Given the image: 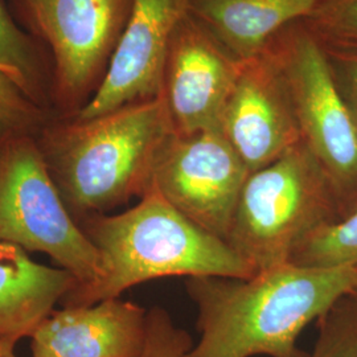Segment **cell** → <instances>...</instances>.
Returning <instances> with one entry per match:
<instances>
[{
    "mask_svg": "<svg viewBox=\"0 0 357 357\" xmlns=\"http://www.w3.org/2000/svg\"><path fill=\"white\" fill-rule=\"evenodd\" d=\"M290 264L311 268H357V206L317 230L295 252Z\"/></svg>",
    "mask_w": 357,
    "mask_h": 357,
    "instance_id": "2e32d148",
    "label": "cell"
},
{
    "mask_svg": "<svg viewBox=\"0 0 357 357\" xmlns=\"http://www.w3.org/2000/svg\"><path fill=\"white\" fill-rule=\"evenodd\" d=\"M0 72H1V73H4V75H7L8 77H11V78L13 79V75H11V73H10L7 69H4L3 66H0ZM13 81H15V79H13ZM15 82H16V81H15Z\"/></svg>",
    "mask_w": 357,
    "mask_h": 357,
    "instance_id": "603a6c76",
    "label": "cell"
},
{
    "mask_svg": "<svg viewBox=\"0 0 357 357\" xmlns=\"http://www.w3.org/2000/svg\"><path fill=\"white\" fill-rule=\"evenodd\" d=\"M17 340L11 337H0V357H16L15 345Z\"/></svg>",
    "mask_w": 357,
    "mask_h": 357,
    "instance_id": "7402d4cb",
    "label": "cell"
},
{
    "mask_svg": "<svg viewBox=\"0 0 357 357\" xmlns=\"http://www.w3.org/2000/svg\"><path fill=\"white\" fill-rule=\"evenodd\" d=\"M36 135L0 147V243L50 255L86 286L101 275V258L59 193Z\"/></svg>",
    "mask_w": 357,
    "mask_h": 357,
    "instance_id": "52a82bcc",
    "label": "cell"
},
{
    "mask_svg": "<svg viewBox=\"0 0 357 357\" xmlns=\"http://www.w3.org/2000/svg\"><path fill=\"white\" fill-rule=\"evenodd\" d=\"M218 128L250 172L302 142L290 93L268 48L241 63Z\"/></svg>",
    "mask_w": 357,
    "mask_h": 357,
    "instance_id": "9c48e42d",
    "label": "cell"
},
{
    "mask_svg": "<svg viewBox=\"0 0 357 357\" xmlns=\"http://www.w3.org/2000/svg\"><path fill=\"white\" fill-rule=\"evenodd\" d=\"M303 22L319 38L357 44V0H319Z\"/></svg>",
    "mask_w": 357,
    "mask_h": 357,
    "instance_id": "d6986e66",
    "label": "cell"
},
{
    "mask_svg": "<svg viewBox=\"0 0 357 357\" xmlns=\"http://www.w3.org/2000/svg\"><path fill=\"white\" fill-rule=\"evenodd\" d=\"M241 63L191 13L183 19L167 52L160 93L176 134L218 128Z\"/></svg>",
    "mask_w": 357,
    "mask_h": 357,
    "instance_id": "30bf717a",
    "label": "cell"
},
{
    "mask_svg": "<svg viewBox=\"0 0 357 357\" xmlns=\"http://www.w3.org/2000/svg\"><path fill=\"white\" fill-rule=\"evenodd\" d=\"M356 286L357 268L294 264L248 278H188L200 337L185 357H307L301 333Z\"/></svg>",
    "mask_w": 357,
    "mask_h": 357,
    "instance_id": "6da1fadb",
    "label": "cell"
},
{
    "mask_svg": "<svg viewBox=\"0 0 357 357\" xmlns=\"http://www.w3.org/2000/svg\"><path fill=\"white\" fill-rule=\"evenodd\" d=\"M193 345L190 333L180 328L162 307L147 314V333L139 357H185Z\"/></svg>",
    "mask_w": 357,
    "mask_h": 357,
    "instance_id": "ffe728a7",
    "label": "cell"
},
{
    "mask_svg": "<svg viewBox=\"0 0 357 357\" xmlns=\"http://www.w3.org/2000/svg\"><path fill=\"white\" fill-rule=\"evenodd\" d=\"M319 0H192L191 15L243 61L268 48L286 26L303 22Z\"/></svg>",
    "mask_w": 357,
    "mask_h": 357,
    "instance_id": "5bb4252c",
    "label": "cell"
},
{
    "mask_svg": "<svg viewBox=\"0 0 357 357\" xmlns=\"http://www.w3.org/2000/svg\"><path fill=\"white\" fill-rule=\"evenodd\" d=\"M340 217L330 180L301 142L249 174L227 243L258 273L290 264L317 230Z\"/></svg>",
    "mask_w": 357,
    "mask_h": 357,
    "instance_id": "277c9868",
    "label": "cell"
},
{
    "mask_svg": "<svg viewBox=\"0 0 357 357\" xmlns=\"http://www.w3.org/2000/svg\"><path fill=\"white\" fill-rule=\"evenodd\" d=\"M131 0H13V16L51 56V110L78 114L101 88Z\"/></svg>",
    "mask_w": 357,
    "mask_h": 357,
    "instance_id": "5b68a950",
    "label": "cell"
},
{
    "mask_svg": "<svg viewBox=\"0 0 357 357\" xmlns=\"http://www.w3.org/2000/svg\"><path fill=\"white\" fill-rule=\"evenodd\" d=\"M54 113L28 97L11 77L0 72V147L22 135H36Z\"/></svg>",
    "mask_w": 357,
    "mask_h": 357,
    "instance_id": "e0dca14e",
    "label": "cell"
},
{
    "mask_svg": "<svg viewBox=\"0 0 357 357\" xmlns=\"http://www.w3.org/2000/svg\"><path fill=\"white\" fill-rule=\"evenodd\" d=\"M101 258V275L76 286L60 302L91 306L143 282L169 277L248 278L255 268L229 243L184 216L153 187L139 203L118 215L78 221Z\"/></svg>",
    "mask_w": 357,
    "mask_h": 357,
    "instance_id": "3957f363",
    "label": "cell"
},
{
    "mask_svg": "<svg viewBox=\"0 0 357 357\" xmlns=\"http://www.w3.org/2000/svg\"><path fill=\"white\" fill-rule=\"evenodd\" d=\"M0 66L35 102L51 110V56L41 41L22 28L0 0Z\"/></svg>",
    "mask_w": 357,
    "mask_h": 357,
    "instance_id": "9a60e30c",
    "label": "cell"
},
{
    "mask_svg": "<svg viewBox=\"0 0 357 357\" xmlns=\"http://www.w3.org/2000/svg\"><path fill=\"white\" fill-rule=\"evenodd\" d=\"M307 357H357V301L352 295L319 319V335Z\"/></svg>",
    "mask_w": 357,
    "mask_h": 357,
    "instance_id": "ac0fdd59",
    "label": "cell"
},
{
    "mask_svg": "<svg viewBox=\"0 0 357 357\" xmlns=\"http://www.w3.org/2000/svg\"><path fill=\"white\" fill-rule=\"evenodd\" d=\"M319 40L333 81L357 125V44Z\"/></svg>",
    "mask_w": 357,
    "mask_h": 357,
    "instance_id": "44dd1931",
    "label": "cell"
},
{
    "mask_svg": "<svg viewBox=\"0 0 357 357\" xmlns=\"http://www.w3.org/2000/svg\"><path fill=\"white\" fill-rule=\"evenodd\" d=\"M293 101L302 142L331 183L342 217L357 206V125L333 81L320 40L305 22L268 45Z\"/></svg>",
    "mask_w": 357,
    "mask_h": 357,
    "instance_id": "8992f818",
    "label": "cell"
},
{
    "mask_svg": "<svg viewBox=\"0 0 357 357\" xmlns=\"http://www.w3.org/2000/svg\"><path fill=\"white\" fill-rule=\"evenodd\" d=\"M147 314L119 298L53 311L31 336L32 357H139Z\"/></svg>",
    "mask_w": 357,
    "mask_h": 357,
    "instance_id": "7c38bea8",
    "label": "cell"
},
{
    "mask_svg": "<svg viewBox=\"0 0 357 357\" xmlns=\"http://www.w3.org/2000/svg\"><path fill=\"white\" fill-rule=\"evenodd\" d=\"M192 0H131L126 26L101 88L78 114L90 119L162 93L167 52Z\"/></svg>",
    "mask_w": 357,
    "mask_h": 357,
    "instance_id": "8fae6325",
    "label": "cell"
},
{
    "mask_svg": "<svg viewBox=\"0 0 357 357\" xmlns=\"http://www.w3.org/2000/svg\"><path fill=\"white\" fill-rule=\"evenodd\" d=\"M249 174L220 128L174 132L156 160L153 187L195 224L228 241Z\"/></svg>",
    "mask_w": 357,
    "mask_h": 357,
    "instance_id": "ba28073f",
    "label": "cell"
},
{
    "mask_svg": "<svg viewBox=\"0 0 357 357\" xmlns=\"http://www.w3.org/2000/svg\"><path fill=\"white\" fill-rule=\"evenodd\" d=\"M77 283L70 271L38 264L24 249L0 243V337H31Z\"/></svg>",
    "mask_w": 357,
    "mask_h": 357,
    "instance_id": "4fadbf2b",
    "label": "cell"
},
{
    "mask_svg": "<svg viewBox=\"0 0 357 357\" xmlns=\"http://www.w3.org/2000/svg\"><path fill=\"white\" fill-rule=\"evenodd\" d=\"M351 295H352V296H354V298H355V299H356V301H357V286H356V289H355V290H354V293L351 294Z\"/></svg>",
    "mask_w": 357,
    "mask_h": 357,
    "instance_id": "cb8c5ba5",
    "label": "cell"
},
{
    "mask_svg": "<svg viewBox=\"0 0 357 357\" xmlns=\"http://www.w3.org/2000/svg\"><path fill=\"white\" fill-rule=\"evenodd\" d=\"M174 132L160 94L90 119L53 115L35 138L78 222L150 191L159 153Z\"/></svg>",
    "mask_w": 357,
    "mask_h": 357,
    "instance_id": "7a4b0ae2",
    "label": "cell"
}]
</instances>
